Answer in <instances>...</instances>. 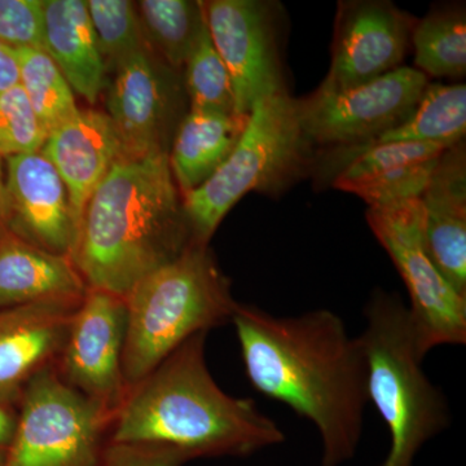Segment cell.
<instances>
[{"instance_id": "1", "label": "cell", "mask_w": 466, "mask_h": 466, "mask_svg": "<svg viewBox=\"0 0 466 466\" xmlns=\"http://www.w3.org/2000/svg\"><path fill=\"white\" fill-rule=\"evenodd\" d=\"M231 321L251 386L318 429L320 466L352 459L368 404L367 364L341 317L327 309L276 317L238 303Z\"/></svg>"}, {"instance_id": "3", "label": "cell", "mask_w": 466, "mask_h": 466, "mask_svg": "<svg viewBox=\"0 0 466 466\" xmlns=\"http://www.w3.org/2000/svg\"><path fill=\"white\" fill-rule=\"evenodd\" d=\"M192 244L168 153L119 157L86 207L72 260L87 289L125 299Z\"/></svg>"}, {"instance_id": "18", "label": "cell", "mask_w": 466, "mask_h": 466, "mask_svg": "<svg viewBox=\"0 0 466 466\" xmlns=\"http://www.w3.org/2000/svg\"><path fill=\"white\" fill-rule=\"evenodd\" d=\"M86 291L69 257L43 250L12 232L0 236V309L82 300Z\"/></svg>"}, {"instance_id": "2", "label": "cell", "mask_w": 466, "mask_h": 466, "mask_svg": "<svg viewBox=\"0 0 466 466\" xmlns=\"http://www.w3.org/2000/svg\"><path fill=\"white\" fill-rule=\"evenodd\" d=\"M205 337H191L128 389L110 443L167 447L188 460L247 456L283 443V431L256 401L218 386L205 361Z\"/></svg>"}, {"instance_id": "5", "label": "cell", "mask_w": 466, "mask_h": 466, "mask_svg": "<svg viewBox=\"0 0 466 466\" xmlns=\"http://www.w3.org/2000/svg\"><path fill=\"white\" fill-rule=\"evenodd\" d=\"M358 337L367 364L368 401L388 428L390 449L381 466H412L426 441L451 424L449 401L426 376L406 303L376 289Z\"/></svg>"}, {"instance_id": "21", "label": "cell", "mask_w": 466, "mask_h": 466, "mask_svg": "<svg viewBox=\"0 0 466 466\" xmlns=\"http://www.w3.org/2000/svg\"><path fill=\"white\" fill-rule=\"evenodd\" d=\"M466 133V87L464 84H428L415 110L406 121L386 131L357 150H343L342 168L361 150L386 143H434L453 147Z\"/></svg>"}, {"instance_id": "30", "label": "cell", "mask_w": 466, "mask_h": 466, "mask_svg": "<svg viewBox=\"0 0 466 466\" xmlns=\"http://www.w3.org/2000/svg\"><path fill=\"white\" fill-rule=\"evenodd\" d=\"M43 0H0V42L11 50H42Z\"/></svg>"}, {"instance_id": "26", "label": "cell", "mask_w": 466, "mask_h": 466, "mask_svg": "<svg viewBox=\"0 0 466 466\" xmlns=\"http://www.w3.org/2000/svg\"><path fill=\"white\" fill-rule=\"evenodd\" d=\"M88 15L106 66L147 47L135 3L127 0H87Z\"/></svg>"}, {"instance_id": "6", "label": "cell", "mask_w": 466, "mask_h": 466, "mask_svg": "<svg viewBox=\"0 0 466 466\" xmlns=\"http://www.w3.org/2000/svg\"><path fill=\"white\" fill-rule=\"evenodd\" d=\"M309 144L300 128L297 100L287 91L256 101L225 164L207 183L182 196L193 242L208 245L248 193L284 191L305 167Z\"/></svg>"}, {"instance_id": "20", "label": "cell", "mask_w": 466, "mask_h": 466, "mask_svg": "<svg viewBox=\"0 0 466 466\" xmlns=\"http://www.w3.org/2000/svg\"><path fill=\"white\" fill-rule=\"evenodd\" d=\"M249 115L188 110L168 150L171 173L180 195L207 183L240 140Z\"/></svg>"}, {"instance_id": "25", "label": "cell", "mask_w": 466, "mask_h": 466, "mask_svg": "<svg viewBox=\"0 0 466 466\" xmlns=\"http://www.w3.org/2000/svg\"><path fill=\"white\" fill-rule=\"evenodd\" d=\"M183 69L189 110L236 113L231 76L211 41L207 23Z\"/></svg>"}, {"instance_id": "23", "label": "cell", "mask_w": 466, "mask_h": 466, "mask_svg": "<svg viewBox=\"0 0 466 466\" xmlns=\"http://www.w3.org/2000/svg\"><path fill=\"white\" fill-rule=\"evenodd\" d=\"M416 69L435 78L466 73V15L461 5L435 8L417 20L412 33Z\"/></svg>"}, {"instance_id": "14", "label": "cell", "mask_w": 466, "mask_h": 466, "mask_svg": "<svg viewBox=\"0 0 466 466\" xmlns=\"http://www.w3.org/2000/svg\"><path fill=\"white\" fill-rule=\"evenodd\" d=\"M9 232L57 256L72 258L78 240L66 184L41 152L5 158Z\"/></svg>"}, {"instance_id": "31", "label": "cell", "mask_w": 466, "mask_h": 466, "mask_svg": "<svg viewBox=\"0 0 466 466\" xmlns=\"http://www.w3.org/2000/svg\"><path fill=\"white\" fill-rule=\"evenodd\" d=\"M187 456L167 447L150 444L110 443L99 466H182Z\"/></svg>"}, {"instance_id": "28", "label": "cell", "mask_w": 466, "mask_h": 466, "mask_svg": "<svg viewBox=\"0 0 466 466\" xmlns=\"http://www.w3.org/2000/svg\"><path fill=\"white\" fill-rule=\"evenodd\" d=\"M440 157L368 177L348 187L345 192L355 193L370 208L421 198Z\"/></svg>"}, {"instance_id": "12", "label": "cell", "mask_w": 466, "mask_h": 466, "mask_svg": "<svg viewBox=\"0 0 466 466\" xmlns=\"http://www.w3.org/2000/svg\"><path fill=\"white\" fill-rule=\"evenodd\" d=\"M125 333V299L87 289L60 352L64 381L113 415L127 394L122 370Z\"/></svg>"}, {"instance_id": "27", "label": "cell", "mask_w": 466, "mask_h": 466, "mask_svg": "<svg viewBox=\"0 0 466 466\" xmlns=\"http://www.w3.org/2000/svg\"><path fill=\"white\" fill-rule=\"evenodd\" d=\"M451 147L443 144L398 142L379 144L358 153L334 177V187L345 191L352 184L394 168L429 161L443 155Z\"/></svg>"}, {"instance_id": "24", "label": "cell", "mask_w": 466, "mask_h": 466, "mask_svg": "<svg viewBox=\"0 0 466 466\" xmlns=\"http://www.w3.org/2000/svg\"><path fill=\"white\" fill-rule=\"evenodd\" d=\"M18 85L46 135L76 115L75 91L54 60L42 50L15 51Z\"/></svg>"}, {"instance_id": "32", "label": "cell", "mask_w": 466, "mask_h": 466, "mask_svg": "<svg viewBox=\"0 0 466 466\" xmlns=\"http://www.w3.org/2000/svg\"><path fill=\"white\" fill-rule=\"evenodd\" d=\"M18 85V66L14 50L0 42V95Z\"/></svg>"}, {"instance_id": "7", "label": "cell", "mask_w": 466, "mask_h": 466, "mask_svg": "<svg viewBox=\"0 0 466 466\" xmlns=\"http://www.w3.org/2000/svg\"><path fill=\"white\" fill-rule=\"evenodd\" d=\"M5 466H99L113 415L50 366L27 382Z\"/></svg>"}, {"instance_id": "33", "label": "cell", "mask_w": 466, "mask_h": 466, "mask_svg": "<svg viewBox=\"0 0 466 466\" xmlns=\"http://www.w3.org/2000/svg\"><path fill=\"white\" fill-rule=\"evenodd\" d=\"M17 415L12 407L0 403V450H8L16 431Z\"/></svg>"}, {"instance_id": "4", "label": "cell", "mask_w": 466, "mask_h": 466, "mask_svg": "<svg viewBox=\"0 0 466 466\" xmlns=\"http://www.w3.org/2000/svg\"><path fill=\"white\" fill-rule=\"evenodd\" d=\"M125 302L127 390L191 337L231 320L238 306L208 245L195 242L135 285Z\"/></svg>"}, {"instance_id": "16", "label": "cell", "mask_w": 466, "mask_h": 466, "mask_svg": "<svg viewBox=\"0 0 466 466\" xmlns=\"http://www.w3.org/2000/svg\"><path fill=\"white\" fill-rule=\"evenodd\" d=\"M41 152L66 184L79 233L88 201L121 155L115 127L106 112L79 109L46 137Z\"/></svg>"}, {"instance_id": "29", "label": "cell", "mask_w": 466, "mask_h": 466, "mask_svg": "<svg viewBox=\"0 0 466 466\" xmlns=\"http://www.w3.org/2000/svg\"><path fill=\"white\" fill-rule=\"evenodd\" d=\"M46 137L20 85L0 95V156L41 150Z\"/></svg>"}, {"instance_id": "9", "label": "cell", "mask_w": 466, "mask_h": 466, "mask_svg": "<svg viewBox=\"0 0 466 466\" xmlns=\"http://www.w3.org/2000/svg\"><path fill=\"white\" fill-rule=\"evenodd\" d=\"M428 84L416 67L400 66L349 90L319 87L297 100L300 128L309 143L357 150L406 121Z\"/></svg>"}, {"instance_id": "35", "label": "cell", "mask_w": 466, "mask_h": 466, "mask_svg": "<svg viewBox=\"0 0 466 466\" xmlns=\"http://www.w3.org/2000/svg\"><path fill=\"white\" fill-rule=\"evenodd\" d=\"M5 456H7V450H0V466H5Z\"/></svg>"}, {"instance_id": "10", "label": "cell", "mask_w": 466, "mask_h": 466, "mask_svg": "<svg viewBox=\"0 0 466 466\" xmlns=\"http://www.w3.org/2000/svg\"><path fill=\"white\" fill-rule=\"evenodd\" d=\"M113 70L106 113L118 139L119 157L168 153V142H173L187 115H182L184 87L177 70L148 47L126 57Z\"/></svg>"}, {"instance_id": "34", "label": "cell", "mask_w": 466, "mask_h": 466, "mask_svg": "<svg viewBox=\"0 0 466 466\" xmlns=\"http://www.w3.org/2000/svg\"><path fill=\"white\" fill-rule=\"evenodd\" d=\"M9 232L7 188H5V158L0 156V236Z\"/></svg>"}, {"instance_id": "17", "label": "cell", "mask_w": 466, "mask_h": 466, "mask_svg": "<svg viewBox=\"0 0 466 466\" xmlns=\"http://www.w3.org/2000/svg\"><path fill=\"white\" fill-rule=\"evenodd\" d=\"M426 249L440 274L466 299V150L465 142L438 159L420 198Z\"/></svg>"}, {"instance_id": "8", "label": "cell", "mask_w": 466, "mask_h": 466, "mask_svg": "<svg viewBox=\"0 0 466 466\" xmlns=\"http://www.w3.org/2000/svg\"><path fill=\"white\" fill-rule=\"evenodd\" d=\"M367 220L406 284L420 355L425 359L438 346L464 345L466 299L447 283L429 257L420 198L370 208Z\"/></svg>"}, {"instance_id": "11", "label": "cell", "mask_w": 466, "mask_h": 466, "mask_svg": "<svg viewBox=\"0 0 466 466\" xmlns=\"http://www.w3.org/2000/svg\"><path fill=\"white\" fill-rule=\"evenodd\" d=\"M204 11L211 41L231 76L238 115H249L256 101L287 91L274 5L210 0L204 2Z\"/></svg>"}, {"instance_id": "13", "label": "cell", "mask_w": 466, "mask_h": 466, "mask_svg": "<svg viewBox=\"0 0 466 466\" xmlns=\"http://www.w3.org/2000/svg\"><path fill=\"white\" fill-rule=\"evenodd\" d=\"M417 20L383 0L339 2L332 64L319 87L349 90L398 69L412 41Z\"/></svg>"}, {"instance_id": "15", "label": "cell", "mask_w": 466, "mask_h": 466, "mask_svg": "<svg viewBox=\"0 0 466 466\" xmlns=\"http://www.w3.org/2000/svg\"><path fill=\"white\" fill-rule=\"evenodd\" d=\"M82 300L0 309V403L12 407L27 382L50 366L66 343Z\"/></svg>"}, {"instance_id": "22", "label": "cell", "mask_w": 466, "mask_h": 466, "mask_svg": "<svg viewBox=\"0 0 466 466\" xmlns=\"http://www.w3.org/2000/svg\"><path fill=\"white\" fill-rule=\"evenodd\" d=\"M135 7L148 50L179 72L207 23L204 2L142 0Z\"/></svg>"}, {"instance_id": "19", "label": "cell", "mask_w": 466, "mask_h": 466, "mask_svg": "<svg viewBox=\"0 0 466 466\" xmlns=\"http://www.w3.org/2000/svg\"><path fill=\"white\" fill-rule=\"evenodd\" d=\"M43 48L72 90L96 104L106 86V58L85 0H43Z\"/></svg>"}]
</instances>
